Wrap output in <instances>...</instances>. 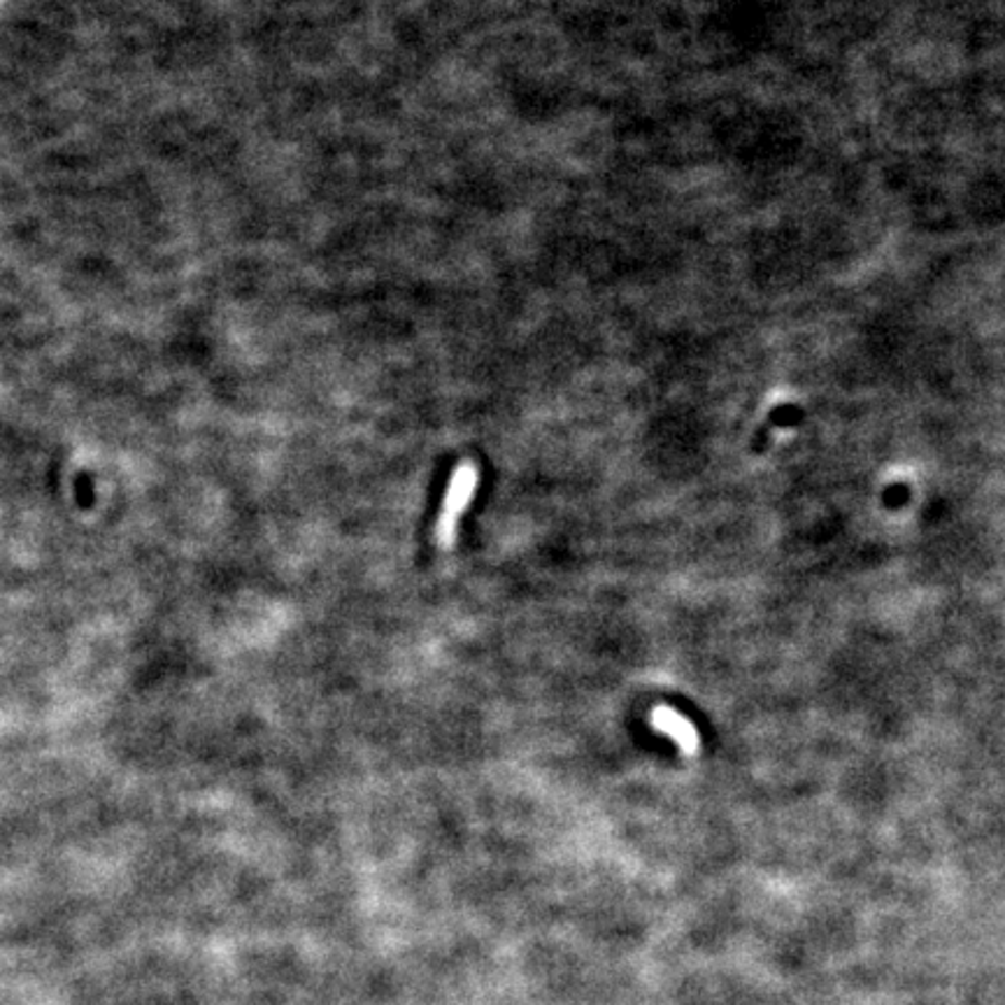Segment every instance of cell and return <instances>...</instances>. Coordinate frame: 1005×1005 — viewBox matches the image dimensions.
Wrapping results in <instances>:
<instances>
[{
  "label": "cell",
  "mask_w": 1005,
  "mask_h": 1005,
  "mask_svg": "<svg viewBox=\"0 0 1005 1005\" xmlns=\"http://www.w3.org/2000/svg\"><path fill=\"white\" fill-rule=\"evenodd\" d=\"M652 727L668 736L675 745H678L684 754H694L699 750V731L694 724H691L687 717L680 713H675L668 705H658L654 707V713L650 715Z\"/></svg>",
  "instance_id": "2"
},
{
  "label": "cell",
  "mask_w": 1005,
  "mask_h": 1005,
  "mask_svg": "<svg viewBox=\"0 0 1005 1005\" xmlns=\"http://www.w3.org/2000/svg\"><path fill=\"white\" fill-rule=\"evenodd\" d=\"M477 482H480V473H477V466L470 464V461H461L458 468L454 470L448 491H444L440 515L436 522V542L442 550L454 548V540L458 533V522L464 517L468 510Z\"/></svg>",
  "instance_id": "1"
}]
</instances>
